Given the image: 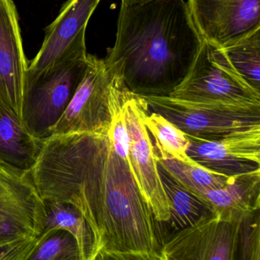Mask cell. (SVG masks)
<instances>
[{"label": "cell", "instance_id": "6da1fadb", "mask_svg": "<svg viewBox=\"0 0 260 260\" xmlns=\"http://www.w3.org/2000/svg\"><path fill=\"white\" fill-rule=\"evenodd\" d=\"M29 175L42 200L81 213L93 233V260H160L154 216L107 134L52 135Z\"/></svg>", "mask_w": 260, "mask_h": 260}, {"label": "cell", "instance_id": "7a4b0ae2", "mask_svg": "<svg viewBox=\"0 0 260 260\" xmlns=\"http://www.w3.org/2000/svg\"><path fill=\"white\" fill-rule=\"evenodd\" d=\"M202 42L185 0L121 3L115 45L104 60L134 94L170 96Z\"/></svg>", "mask_w": 260, "mask_h": 260}, {"label": "cell", "instance_id": "3957f363", "mask_svg": "<svg viewBox=\"0 0 260 260\" xmlns=\"http://www.w3.org/2000/svg\"><path fill=\"white\" fill-rule=\"evenodd\" d=\"M86 36H82L48 71L25 84L22 107L24 127L45 141L72 100L87 66Z\"/></svg>", "mask_w": 260, "mask_h": 260}, {"label": "cell", "instance_id": "277c9868", "mask_svg": "<svg viewBox=\"0 0 260 260\" xmlns=\"http://www.w3.org/2000/svg\"><path fill=\"white\" fill-rule=\"evenodd\" d=\"M170 96L193 103L260 106V92L236 72L223 48L205 40L188 74Z\"/></svg>", "mask_w": 260, "mask_h": 260}, {"label": "cell", "instance_id": "5b68a950", "mask_svg": "<svg viewBox=\"0 0 260 260\" xmlns=\"http://www.w3.org/2000/svg\"><path fill=\"white\" fill-rule=\"evenodd\" d=\"M152 112L160 114L188 138L216 141L237 131L260 125V106L193 103L170 96H145Z\"/></svg>", "mask_w": 260, "mask_h": 260}, {"label": "cell", "instance_id": "8992f818", "mask_svg": "<svg viewBox=\"0 0 260 260\" xmlns=\"http://www.w3.org/2000/svg\"><path fill=\"white\" fill-rule=\"evenodd\" d=\"M124 109L129 137V165L135 181L154 218L167 222L171 217L170 202L164 189L156 150L144 119L150 109L144 97L125 87Z\"/></svg>", "mask_w": 260, "mask_h": 260}, {"label": "cell", "instance_id": "52a82bcc", "mask_svg": "<svg viewBox=\"0 0 260 260\" xmlns=\"http://www.w3.org/2000/svg\"><path fill=\"white\" fill-rule=\"evenodd\" d=\"M114 78L115 73L104 59L88 54L83 79L53 128L52 135L106 133L111 123L110 92Z\"/></svg>", "mask_w": 260, "mask_h": 260}, {"label": "cell", "instance_id": "ba28073f", "mask_svg": "<svg viewBox=\"0 0 260 260\" xmlns=\"http://www.w3.org/2000/svg\"><path fill=\"white\" fill-rule=\"evenodd\" d=\"M44 219L43 201L29 171L0 162V246L40 235Z\"/></svg>", "mask_w": 260, "mask_h": 260}, {"label": "cell", "instance_id": "9c48e42d", "mask_svg": "<svg viewBox=\"0 0 260 260\" xmlns=\"http://www.w3.org/2000/svg\"><path fill=\"white\" fill-rule=\"evenodd\" d=\"M240 221L205 214L162 245L160 260H234L240 254Z\"/></svg>", "mask_w": 260, "mask_h": 260}, {"label": "cell", "instance_id": "30bf717a", "mask_svg": "<svg viewBox=\"0 0 260 260\" xmlns=\"http://www.w3.org/2000/svg\"><path fill=\"white\" fill-rule=\"evenodd\" d=\"M203 40L223 48L260 28V0H188Z\"/></svg>", "mask_w": 260, "mask_h": 260}, {"label": "cell", "instance_id": "8fae6325", "mask_svg": "<svg viewBox=\"0 0 260 260\" xmlns=\"http://www.w3.org/2000/svg\"><path fill=\"white\" fill-rule=\"evenodd\" d=\"M188 139V156L211 171L234 177L260 170V125L216 141Z\"/></svg>", "mask_w": 260, "mask_h": 260}, {"label": "cell", "instance_id": "7c38bea8", "mask_svg": "<svg viewBox=\"0 0 260 260\" xmlns=\"http://www.w3.org/2000/svg\"><path fill=\"white\" fill-rule=\"evenodd\" d=\"M28 69L16 6L0 0V103L21 121Z\"/></svg>", "mask_w": 260, "mask_h": 260}, {"label": "cell", "instance_id": "4fadbf2b", "mask_svg": "<svg viewBox=\"0 0 260 260\" xmlns=\"http://www.w3.org/2000/svg\"><path fill=\"white\" fill-rule=\"evenodd\" d=\"M101 0H68L47 28L42 48L28 65L26 83L51 68L82 36Z\"/></svg>", "mask_w": 260, "mask_h": 260}, {"label": "cell", "instance_id": "5bb4252c", "mask_svg": "<svg viewBox=\"0 0 260 260\" xmlns=\"http://www.w3.org/2000/svg\"><path fill=\"white\" fill-rule=\"evenodd\" d=\"M260 170L232 177L222 188L198 196L219 218L237 222L259 210Z\"/></svg>", "mask_w": 260, "mask_h": 260}, {"label": "cell", "instance_id": "9a60e30c", "mask_svg": "<svg viewBox=\"0 0 260 260\" xmlns=\"http://www.w3.org/2000/svg\"><path fill=\"white\" fill-rule=\"evenodd\" d=\"M42 142L26 130L16 115L0 103V162L30 171L37 160Z\"/></svg>", "mask_w": 260, "mask_h": 260}, {"label": "cell", "instance_id": "2e32d148", "mask_svg": "<svg viewBox=\"0 0 260 260\" xmlns=\"http://www.w3.org/2000/svg\"><path fill=\"white\" fill-rule=\"evenodd\" d=\"M42 201L45 219L41 234H48L57 229L68 231L77 240L80 260H93L95 252L93 233L79 210L66 202Z\"/></svg>", "mask_w": 260, "mask_h": 260}, {"label": "cell", "instance_id": "e0dca14e", "mask_svg": "<svg viewBox=\"0 0 260 260\" xmlns=\"http://www.w3.org/2000/svg\"><path fill=\"white\" fill-rule=\"evenodd\" d=\"M159 166V175L170 202L172 226L183 229L196 223L205 214L213 213L203 201L180 185L170 173Z\"/></svg>", "mask_w": 260, "mask_h": 260}, {"label": "cell", "instance_id": "ac0fdd59", "mask_svg": "<svg viewBox=\"0 0 260 260\" xmlns=\"http://www.w3.org/2000/svg\"><path fill=\"white\" fill-rule=\"evenodd\" d=\"M144 122L156 141V156L198 165L188 155L189 139L173 123L160 114L150 111L144 118Z\"/></svg>", "mask_w": 260, "mask_h": 260}, {"label": "cell", "instance_id": "d6986e66", "mask_svg": "<svg viewBox=\"0 0 260 260\" xmlns=\"http://www.w3.org/2000/svg\"><path fill=\"white\" fill-rule=\"evenodd\" d=\"M157 162L182 186L196 197L208 190L225 186L232 177H226L200 165H189L182 161L156 156Z\"/></svg>", "mask_w": 260, "mask_h": 260}, {"label": "cell", "instance_id": "ffe728a7", "mask_svg": "<svg viewBox=\"0 0 260 260\" xmlns=\"http://www.w3.org/2000/svg\"><path fill=\"white\" fill-rule=\"evenodd\" d=\"M223 50L236 72L260 92V28Z\"/></svg>", "mask_w": 260, "mask_h": 260}, {"label": "cell", "instance_id": "44dd1931", "mask_svg": "<svg viewBox=\"0 0 260 260\" xmlns=\"http://www.w3.org/2000/svg\"><path fill=\"white\" fill-rule=\"evenodd\" d=\"M39 243L28 260H80L75 237L63 229L39 235Z\"/></svg>", "mask_w": 260, "mask_h": 260}, {"label": "cell", "instance_id": "7402d4cb", "mask_svg": "<svg viewBox=\"0 0 260 260\" xmlns=\"http://www.w3.org/2000/svg\"><path fill=\"white\" fill-rule=\"evenodd\" d=\"M39 236L0 246V260H28L39 244Z\"/></svg>", "mask_w": 260, "mask_h": 260}, {"label": "cell", "instance_id": "603a6c76", "mask_svg": "<svg viewBox=\"0 0 260 260\" xmlns=\"http://www.w3.org/2000/svg\"><path fill=\"white\" fill-rule=\"evenodd\" d=\"M148 0H121V3L124 4H139V3L146 2Z\"/></svg>", "mask_w": 260, "mask_h": 260}]
</instances>
